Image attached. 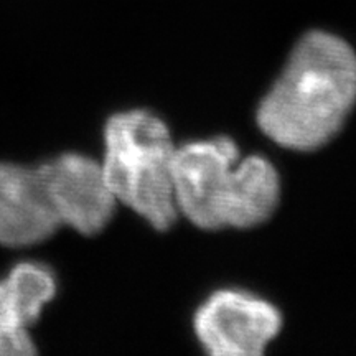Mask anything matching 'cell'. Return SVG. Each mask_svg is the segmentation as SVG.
Listing matches in <instances>:
<instances>
[{
	"mask_svg": "<svg viewBox=\"0 0 356 356\" xmlns=\"http://www.w3.org/2000/svg\"><path fill=\"white\" fill-rule=\"evenodd\" d=\"M356 102V55L337 35L314 30L257 108L261 131L275 144L310 152L337 136Z\"/></svg>",
	"mask_w": 356,
	"mask_h": 356,
	"instance_id": "6da1fadb",
	"label": "cell"
},
{
	"mask_svg": "<svg viewBox=\"0 0 356 356\" xmlns=\"http://www.w3.org/2000/svg\"><path fill=\"white\" fill-rule=\"evenodd\" d=\"M173 193L178 213L202 229L252 228L273 216L280 178L266 157L239 159L228 137L175 149Z\"/></svg>",
	"mask_w": 356,
	"mask_h": 356,
	"instance_id": "7a4b0ae2",
	"label": "cell"
},
{
	"mask_svg": "<svg viewBox=\"0 0 356 356\" xmlns=\"http://www.w3.org/2000/svg\"><path fill=\"white\" fill-rule=\"evenodd\" d=\"M167 124L144 109L118 113L104 127L102 173L115 202L144 218L157 231L175 225L173 157Z\"/></svg>",
	"mask_w": 356,
	"mask_h": 356,
	"instance_id": "3957f363",
	"label": "cell"
},
{
	"mask_svg": "<svg viewBox=\"0 0 356 356\" xmlns=\"http://www.w3.org/2000/svg\"><path fill=\"white\" fill-rule=\"evenodd\" d=\"M195 333L215 356H259L277 337L282 315L273 304L241 291H218L200 305Z\"/></svg>",
	"mask_w": 356,
	"mask_h": 356,
	"instance_id": "277c9868",
	"label": "cell"
},
{
	"mask_svg": "<svg viewBox=\"0 0 356 356\" xmlns=\"http://www.w3.org/2000/svg\"><path fill=\"white\" fill-rule=\"evenodd\" d=\"M61 226L92 236L108 226L115 198L106 184L101 163L83 154H63L40 163Z\"/></svg>",
	"mask_w": 356,
	"mask_h": 356,
	"instance_id": "5b68a950",
	"label": "cell"
},
{
	"mask_svg": "<svg viewBox=\"0 0 356 356\" xmlns=\"http://www.w3.org/2000/svg\"><path fill=\"white\" fill-rule=\"evenodd\" d=\"M61 228L42 165L0 163V244L25 248Z\"/></svg>",
	"mask_w": 356,
	"mask_h": 356,
	"instance_id": "8992f818",
	"label": "cell"
},
{
	"mask_svg": "<svg viewBox=\"0 0 356 356\" xmlns=\"http://www.w3.org/2000/svg\"><path fill=\"white\" fill-rule=\"evenodd\" d=\"M55 293V274L42 262H19L0 279V356L37 353L30 328Z\"/></svg>",
	"mask_w": 356,
	"mask_h": 356,
	"instance_id": "52a82bcc",
	"label": "cell"
}]
</instances>
